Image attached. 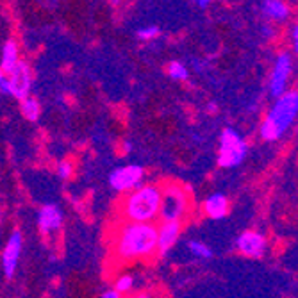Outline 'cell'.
<instances>
[{"instance_id": "1", "label": "cell", "mask_w": 298, "mask_h": 298, "mask_svg": "<svg viewBox=\"0 0 298 298\" xmlns=\"http://www.w3.org/2000/svg\"><path fill=\"white\" fill-rule=\"evenodd\" d=\"M159 227L152 222H131L120 227L113 236V256L121 263L145 261L157 253Z\"/></svg>"}, {"instance_id": "2", "label": "cell", "mask_w": 298, "mask_h": 298, "mask_svg": "<svg viewBox=\"0 0 298 298\" xmlns=\"http://www.w3.org/2000/svg\"><path fill=\"white\" fill-rule=\"evenodd\" d=\"M162 188L155 184H141L129 191L121 202V215L131 222H154L161 212Z\"/></svg>"}, {"instance_id": "3", "label": "cell", "mask_w": 298, "mask_h": 298, "mask_svg": "<svg viewBox=\"0 0 298 298\" xmlns=\"http://www.w3.org/2000/svg\"><path fill=\"white\" fill-rule=\"evenodd\" d=\"M298 116V91H286L277 97V102L261 123V138L264 141H277L293 125Z\"/></svg>"}, {"instance_id": "4", "label": "cell", "mask_w": 298, "mask_h": 298, "mask_svg": "<svg viewBox=\"0 0 298 298\" xmlns=\"http://www.w3.org/2000/svg\"><path fill=\"white\" fill-rule=\"evenodd\" d=\"M248 152L246 141L239 136V132L232 127H227L222 131L218 148V164L222 168H236L243 162Z\"/></svg>"}, {"instance_id": "5", "label": "cell", "mask_w": 298, "mask_h": 298, "mask_svg": "<svg viewBox=\"0 0 298 298\" xmlns=\"http://www.w3.org/2000/svg\"><path fill=\"white\" fill-rule=\"evenodd\" d=\"M189 211V196L186 189L177 184H166L162 188V202L159 218L162 222L166 220H184Z\"/></svg>"}, {"instance_id": "6", "label": "cell", "mask_w": 298, "mask_h": 298, "mask_svg": "<svg viewBox=\"0 0 298 298\" xmlns=\"http://www.w3.org/2000/svg\"><path fill=\"white\" fill-rule=\"evenodd\" d=\"M145 177V170L138 164L114 168L109 175V186L118 193H129L141 186Z\"/></svg>"}, {"instance_id": "7", "label": "cell", "mask_w": 298, "mask_h": 298, "mask_svg": "<svg viewBox=\"0 0 298 298\" xmlns=\"http://www.w3.org/2000/svg\"><path fill=\"white\" fill-rule=\"evenodd\" d=\"M291 70H293V57L287 52H280L277 56L272 77H270V93H272V97L277 98L282 93H286V86H287V80H289Z\"/></svg>"}, {"instance_id": "8", "label": "cell", "mask_w": 298, "mask_h": 298, "mask_svg": "<svg viewBox=\"0 0 298 298\" xmlns=\"http://www.w3.org/2000/svg\"><path fill=\"white\" fill-rule=\"evenodd\" d=\"M8 75L11 79V97H15L16 100H23L29 97L32 88V72L29 64L25 61H20Z\"/></svg>"}, {"instance_id": "9", "label": "cell", "mask_w": 298, "mask_h": 298, "mask_svg": "<svg viewBox=\"0 0 298 298\" xmlns=\"http://www.w3.org/2000/svg\"><path fill=\"white\" fill-rule=\"evenodd\" d=\"M22 246H23V238L22 232L18 229L13 230V234L9 236L8 243H6V248L2 252V270H4V275L8 279H11L16 272V266H18V259L20 253H22Z\"/></svg>"}, {"instance_id": "10", "label": "cell", "mask_w": 298, "mask_h": 298, "mask_svg": "<svg viewBox=\"0 0 298 298\" xmlns=\"http://www.w3.org/2000/svg\"><path fill=\"white\" fill-rule=\"evenodd\" d=\"M266 238L256 230H245L238 239H236V248L246 257H252V259H259L264 256L266 252Z\"/></svg>"}, {"instance_id": "11", "label": "cell", "mask_w": 298, "mask_h": 298, "mask_svg": "<svg viewBox=\"0 0 298 298\" xmlns=\"http://www.w3.org/2000/svg\"><path fill=\"white\" fill-rule=\"evenodd\" d=\"M182 230L181 220H166L159 227V241H157V256H166L174 245L177 243Z\"/></svg>"}, {"instance_id": "12", "label": "cell", "mask_w": 298, "mask_h": 298, "mask_svg": "<svg viewBox=\"0 0 298 298\" xmlns=\"http://www.w3.org/2000/svg\"><path fill=\"white\" fill-rule=\"evenodd\" d=\"M63 225V211L57 205L47 204L38 211V227L43 234L59 230Z\"/></svg>"}, {"instance_id": "13", "label": "cell", "mask_w": 298, "mask_h": 298, "mask_svg": "<svg viewBox=\"0 0 298 298\" xmlns=\"http://www.w3.org/2000/svg\"><path fill=\"white\" fill-rule=\"evenodd\" d=\"M204 212L211 220H222L229 215V198L223 193H212L205 198Z\"/></svg>"}, {"instance_id": "14", "label": "cell", "mask_w": 298, "mask_h": 298, "mask_svg": "<svg viewBox=\"0 0 298 298\" xmlns=\"http://www.w3.org/2000/svg\"><path fill=\"white\" fill-rule=\"evenodd\" d=\"M0 70L2 73H9L16 64L20 63V50H18V43L15 39H8V41L2 45V56H0Z\"/></svg>"}, {"instance_id": "15", "label": "cell", "mask_w": 298, "mask_h": 298, "mask_svg": "<svg viewBox=\"0 0 298 298\" xmlns=\"http://www.w3.org/2000/svg\"><path fill=\"white\" fill-rule=\"evenodd\" d=\"M263 13L275 22H284L289 18L291 9L284 0H263Z\"/></svg>"}, {"instance_id": "16", "label": "cell", "mask_w": 298, "mask_h": 298, "mask_svg": "<svg viewBox=\"0 0 298 298\" xmlns=\"http://www.w3.org/2000/svg\"><path fill=\"white\" fill-rule=\"evenodd\" d=\"M20 111H22L23 118L29 121H36L41 114V106H39V100L34 97H27L23 100H20Z\"/></svg>"}, {"instance_id": "17", "label": "cell", "mask_w": 298, "mask_h": 298, "mask_svg": "<svg viewBox=\"0 0 298 298\" xmlns=\"http://www.w3.org/2000/svg\"><path fill=\"white\" fill-rule=\"evenodd\" d=\"M188 250L195 257H198V259H211L212 257V250L209 248L205 243L195 241V239H191V241L188 243Z\"/></svg>"}, {"instance_id": "18", "label": "cell", "mask_w": 298, "mask_h": 298, "mask_svg": "<svg viewBox=\"0 0 298 298\" xmlns=\"http://www.w3.org/2000/svg\"><path fill=\"white\" fill-rule=\"evenodd\" d=\"M166 72L174 80H186L188 79V75H189L188 68H186L182 63H179V61H172V63L168 64Z\"/></svg>"}, {"instance_id": "19", "label": "cell", "mask_w": 298, "mask_h": 298, "mask_svg": "<svg viewBox=\"0 0 298 298\" xmlns=\"http://www.w3.org/2000/svg\"><path fill=\"white\" fill-rule=\"evenodd\" d=\"M114 287H116V289L120 291L121 294L131 293V291L134 289V277L129 275V273H125V275H121L120 279L116 280V284H114Z\"/></svg>"}, {"instance_id": "20", "label": "cell", "mask_w": 298, "mask_h": 298, "mask_svg": "<svg viewBox=\"0 0 298 298\" xmlns=\"http://www.w3.org/2000/svg\"><path fill=\"white\" fill-rule=\"evenodd\" d=\"M159 27H155V25H150V27H143V29H140L136 32V36L140 39H143V41H150V39H155L159 36Z\"/></svg>"}, {"instance_id": "21", "label": "cell", "mask_w": 298, "mask_h": 298, "mask_svg": "<svg viewBox=\"0 0 298 298\" xmlns=\"http://www.w3.org/2000/svg\"><path fill=\"white\" fill-rule=\"evenodd\" d=\"M72 174H73V164L70 161H61L57 164V175H59V179L68 181L72 177Z\"/></svg>"}, {"instance_id": "22", "label": "cell", "mask_w": 298, "mask_h": 298, "mask_svg": "<svg viewBox=\"0 0 298 298\" xmlns=\"http://www.w3.org/2000/svg\"><path fill=\"white\" fill-rule=\"evenodd\" d=\"M0 93L11 95V79L8 73H2V77H0Z\"/></svg>"}, {"instance_id": "23", "label": "cell", "mask_w": 298, "mask_h": 298, "mask_svg": "<svg viewBox=\"0 0 298 298\" xmlns=\"http://www.w3.org/2000/svg\"><path fill=\"white\" fill-rule=\"evenodd\" d=\"M102 296L104 298H120L121 293L114 287V289H109V291H106V293H102Z\"/></svg>"}, {"instance_id": "24", "label": "cell", "mask_w": 298, "mask_h": 298, "mask_svg": "<svg viewBox=\"0 0 298 298\" xmlns=\"http://www.w3.org/2000/svg\"><path fill=\"white\" fill-rule=\"evenodd\" d=\"M293 49H294V52H296V56H298V23H296V27H294V30H293Z\"/></svg>"}, {"instance_id": "25", "label": "cell", "mask_w": 298, "mask_h": 298, "mask_svg": "<svg viewBox=\"0 0 298 298\" xmlns=\"http://www.w3.org/2000/svg\"><path fill=\"white\" fill-rule=\"evenodd\" d=\"M121 152H123V154H131V152H132V143H131V141H123V143H121Z\"/></svg>"}, {"instance_id": "26", "label": "cell", "mask_w": 298, "mask_h": 298, "mask_svg": "<svg viewBox=\"0 0 298 298\" xmlns=\"http://www.w3.org/2000/svg\"><path fill=\"white\" fill-rule=\"evenodd\" d=\"M195 2H196V6H198V8L205 9V8H207L209 4H211L212 0H195Z\"/></svg>"}, {"instance_id": "27", "label": "cell", "mask_w": 298, "mask_h": 298, "mask_svg": "<svg viewBox=\"0 0 298 298\" xmlns=\"http://www.w3.org/2000/svg\"><path fill=\"white\" fill-rule=\"evenodd\" d=\"M207 111H209V113H216V111H218V106H216L215 102H211V104L207 106Z\"/></svg>"}]
</instances>
